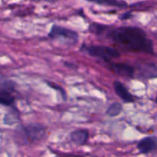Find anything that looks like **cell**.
I'll use <instances>...</instances> for the list:
<instances>
[{"instance_id": "cell-8", "label": "cell", "mask_w": 157, "mask_h": 157, "mask_svg": "<svg viewBox=\"0 0 157 157\" xmlns=\"http://www.w3.org/2000/svg\"><path fill=\"white\" fill-rule=\"evenodd\" d=\"M113 87H114L115 93L124 102H126V103H132V102L134 101L133 96L129 92V90L127 89V87L122 83H121L119 81H115L113 83Z\"/></svg>"}, {"instance_id": "cell-14", "label": "cell", "mask_w": 157, "mask_h": 157, "mask_svg": "<svg viewBox=\"0 0 157 157\" xmlns=\"http://www.w3.org/2000/svg\"><path fill=\"white\" fill-rule=\"evenodd\" d=\"M130 16H131V15H130V13H126V14H125V16H122V17H121V18H122V19H125V18L130 17Z\"/></svg>"}, {"instance_id": "cell-2", "label": "cell", "mask_w": 157, "mask_h": 157, "mask_svg": "<svg viewBox=\"0 0 157 157\" xmlns=\"http://www.w3.org/2000/svg\"><path fill=\"white\" fill-rule=\"evenodd\" d=\"M17 134L23 144H35L43 139L46 128L40 123H30L19 127Z\"/></svg>"}, {"instance_id": "cell-5", "label": "cell", "mask_w": 157, "mask_h": 157, "mask_svg": "<svg viewBox=\"0 0 157 157\" xmlns=\"http://www.w3.org/2000/svg\"><path fill=\"white\" fill-rule=\"evenodd\" d=\"M138 75L144 79L157 78V65L153 63L141 62L136 64Z\"/></svg>"}, {"instance_id": "cell-4", "label": "cell", "mask_w": 157, "mask_h": 157, "mask_svg": "<svg viewBox=\"0 0 157 157\" xmlns=\"http://www.w3.org/2000/svg\"><path fill=\"white\" fill-rule=\"evenodd\" d=\"M49 37L54 40H60L67 43L74 44L78 40V35L74 30L69 29L60 27V26H53L49 33Z\"/></svg>"}, {"instance_id": "cell-6", "label": "cell", "mask_w": 157, "mask_h": 157, "mask_svg": "<svg viewBox=\"0 0 157 157\" xmlns=\"http://www.w3.org/2000/svg\"><path fill=\"white\" fill-rule=\"evenodd\" d=\"M108 68L111 70L116 75H119L123 77H133L135 70L132 66L122 63H111L108 62Z\"/></svg>"}, {"instance_id": "cell-11", "label": "cell", "mask_w": 157, "mask_h": 157, "mask_svg": "<svg viewBox=\"0 0 157 157\" xmlns=\"http://www.w3.org/2000/svg\"><path fill=\"white\" fill-rule=\"evenodd\" d=\"M121 111H122V106L120 103H113L108 108L106 113L109 117H117L121 113Z\"/></svg>"}, {"instance_id": "cell-9", "label": "cell", "mask_w": 157, "mask_h": 157, "mask_svg": "<svg viewBox=\"0 0 157 157\" xmlns=\"http://www.w3.org/2000/svg\"><path fill=\"white\" fill-rule=\"evenodd\" d=\"M88 132L86 130H75L70 134V139L73 143L78 145H84L88 141Z\"/></svg>"}, {"instance_id": "cell-16", "label": "cell", "mask_w": 157, "mask_h": 157, "mask_svg": "<svg viewBox=\"0 0 157 157\" xmlns=\"http://www.w3.org/2000/svg\"><path fill=\"white\" fill-rule=\"evenodd\" d=\"M155 102L157 103V95H156V98H155Z\"/></svg>"}, {"instance_id": "cell-12", "label": "cell", "mask_w": 157, "mask_h": 157, "mask_svg": "<svg viewBox=\"0 0 157 157\" xmlns=\"http://www.w3.org/2000/svg\"><path fill=\"white\" fill-rule=\"evenodd\" d=\"M89 2H93L98 5H105V6H126V3L118 0H86Z\"/></svg>"}, {"instance_id": "cell-7", "label": "cell", "mask_w": 157, "mask_h": 157, "mask_svg": "<svg viewBox=\"0 0 157 157\" xmlns=\"http://www.w3.org/2000/svg\"><path fill=\"white\" fill-rule=\"evenodd\" d=\"M137 148L142 154H150L157 150V138L155 137H146L142 139L138 144Z\"/></svg>"}, {"instance_id": "cell-15", "label": "cell", "mask_w": 157, "mask_h": 157, "mask_svg": "<svg viewBox=\"0 0 157 157\" xmlns=\"http://www.w3.org/2000/svg\"><path fill=\"white\" fill-rule=\"evenodd\" d=\"M62 157H84V156H77V155H66V156H62Z\"/></svg>"}, {"instance_id": "cell-10", "label": "cell", "mask_w": 157, "mask_h": 157, "mask_svg": "<svg viewBox=\"0 0 157 157\" xmlns=\"http://www.w3.org/2000/svg\"><path fill=\"white\" fill-rule=\"evenodd\" d=\"M16 85L14 82L7 79L0 78V95L2 94H12L15 92Z\"/></svg>"}, {"instance_id": "cell-13", "label": "cell", "mask_w": 157, "mask_h": 157, "mask_svg": "<svg viewBox=\"0 0 157 157\" xmlns=\"http://www.w3.org/2000/svg\"><path fill=\"white\" fill-rule=\"evenodd\" d=\"M0 104L8 107H14L15 98L12 96V94H2L0 95Z\"/></svg>"}, {"instance_id": "cell-1", "label": "cell", "mask_w": 157, "mask_h": 157, "mask_svg": "<svg viewBox=\"0 0 157 157\" xmlns=\"http://www.w3.org/2000/svg\"><path fill=\"white\" fill-rule=\"evenodd\" d=\"M90 29L96 34H105L107 38L111 40L115 44L131 52L153 53V42L149 40L145 32L136 27L122 28H108L105 26L95 24Z\"/></svg>"}, {"instance_id": "cell-3", "label": "cell", "mask_w": 157, "mask_h": 157, "mask_svg": "<svg viewBox=\"0 0 157 157\" xmlns=\"http://www.w3.org/2000/svg\"><path fill=\"white\" fill-rule=\"evenodd\" d=\"M81 51L93 57L100 58L106 62H110L113 59L119 58L121 55L116 49L101 45H83L81 47Z\"/></svg>"}]
</instances>
